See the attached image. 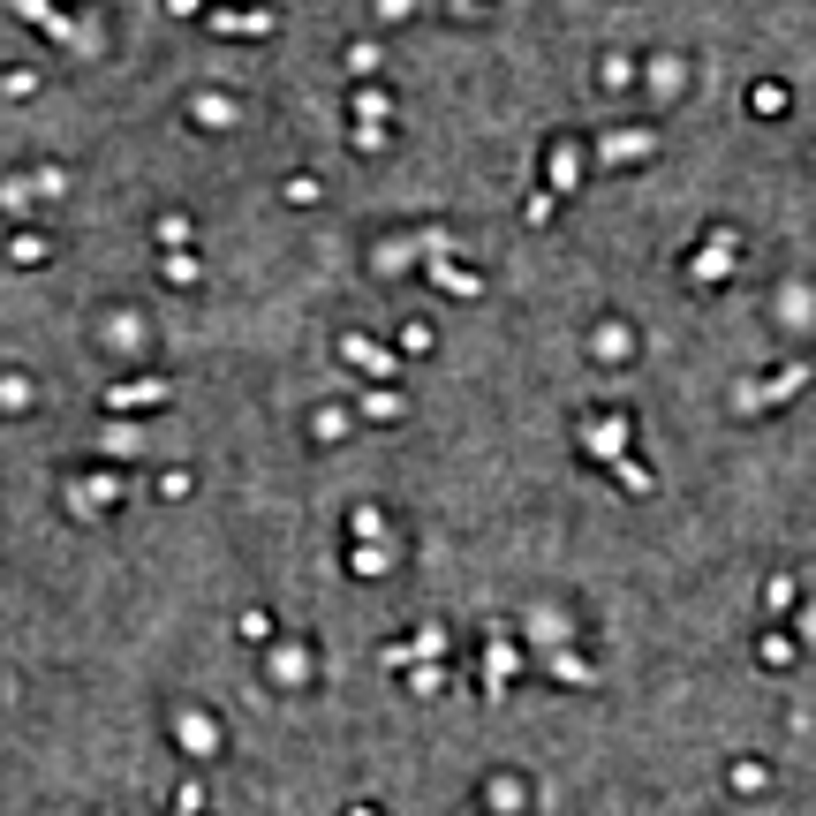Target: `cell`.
Here are the masks:
<instances>
[{
	"instance_id": "1",
	"label": "cell",
	"mask_w": 816,
	"mask_h": 816,
	"mask_svg": "<svg viewBox=\"0 0 816 816\" xmlns=\"http://www.w3.org/2000/svg\"><path fill=\"white\" fill-rule=\"evenodd\" d=\"M809 386V363H786L779 378H764V386H741V416H756V408H779V401H794V393Z\"/></svg>"
},
{
	"instance_id": "2",
	"label": "cell",
	"mask_w": 816,
	"mask_h": 816,
	"mask_svg": "<svg viewBox=\"0 0 816 816\" xmlns=\"http://www.w3.org/2000/svg\"><path fill=\"white\" fill-rule=\"evenodd\" d=\"M340 356L356 363V371H371L378 386H393V378H401V356H393V348H378V340H363V333H340Z\"/></svg>"
},
{
	"instance_id": "3",
	"label": "cell",
	"mask_w": 816,
	"mask_h": 816,
	"mask_svg": "<svg viewBox=\"0 0 816 816\" xmlns=\"http://www.w3.org/2000/svg\"><path fill=\"white\" fill-rule=\"evenodd\" d=\"M167 401H174L167 378H129V386L106 393V408H114V416H121V408H167Z\"/></svg>"
},
{
	"instance_id": "4",
	"label": "cell",
	"mask_w": 816,
	"mask_h": 816,
	"mask_svg": "<svg viewBox=\"0 0 816 816\" xmlns=\"http://www.w3.org/2000/svg\"><path fill=\"white\" fill-rule=\"evenodd\" d=\"M439 650H446V628H416V643H393L378 665H386V673H401V665H416V658H439Z\"/></svg>"
},
{
	"instance_id": "5",
	"label": "cell",
	"mask_w": 816,
	"mask_h": 816,
	"mask_svg": "<svg viewBox=\"0 0 816 816\" xmlns=\"http://www.w3.org/2000/svg\"><path fill=\"white\" fill-rule=\"evenodd\" d=\"M431 280H439L446 295H476V288H484V280H476V272H461V265H439Z\"/></svg>"
},
{
	"instance_id": "6",
	"label": "cell",
	"mask_w": 816,
	"mask_h": 816,
	"mask_svg": "<svg viewBox=\"0 0 816 816\" xmlns=\"http://www.w3.org/2000/svg\"><path fill=\"white\" fill-rule=\"evenodd\" d=\"M582 439H590V446H605V461H620V439H628V424H590Z\"/></svg>"
},
{
	"instance_id": "7",
	"label": "cell",
	"mask_w": 816,
	"mask_h": 816,
	"mask_svg": "<svg viewBox=\"0 0 816 816\" xmlns=\"http://www.w3.org/2000/svg\"><path fill=\"white\" fill-rule=\"evenodd\" d=\"M31 401H38L31 378H0V408H31Z\"/></svg>"
},
{
	"instance_id": "8",
	"label": "cell",
	"mask_w": 816,
	"mask_h": 816,
	"mask_svg": "<svg viewBox=\"0 0 816 816\" xmlns=\"http://www.w3.org/2000/svg\"><path fill=\"white\" fill-rule=\"evenodd\" d=\"M507 673H514V650H507V643H492V673H484V688L499 696V688H507Z\"/></svg>"
},
{
	"instance_id": "9",
	"label": "cell",
	"mask_w": 816,
	"mask_h": 816,
	"mask_svg": "<svg viewBox=\"0 0 816 816\" xmlns=\"http://www.w3.org/2000/svg\"><path fill=\"white\" fill-rule=\"evenodd\" d=\"M408 688H416V696H431V688H446V665H416V673H408Z\"/></svg>"
},
{
	"instance_id": "10",
	"label": "cell",
	"mask_w": 816,
	"mask_h": 816,
	"mask_svg": "<svg viewBox=\"0 0 816 816\" xmlns=\"http://www.w3.org/2000/svg\"><path fill=\"white\" fill-rule=\"evenodd\" d=\"M597 356H628V325H605V333H597Z\"/></svg>"
},
{
	"instance_id": "11",
	"label": "cell",
	"mask_w": 816,
	"mask_h": 816,
	"mask_svg": "<svg viewBox=\"0 0 816 816\" xmlns=\"http://www.w3.org/2000/svg\"><path fill=\"white\" fill-rule=\"evenodd\" d=\"M764 605H771V612H786V605H794V575H779V582H771V590H764Z\"/></svg>"
},
{
	"instance_id": "12",
	"label": "cell",
	"mask_w": 816,
	"mask_h": 816,
	"mask_svg": "<svg viewBox=\"0 0 816 816\" xmlns=\"http://www.w3.org/2000/svg\"><path fill=\"white\" fill-rule=\"evenodd\" d=\"M197 801H204V786H182V794H174V816H197Z\"/></svg>"
},
{
	"instance_id": "13",
	"label": "cell",
	"mask_w": 816,
	"mask_h": 816,
	"mask_svg": "<svg viewBox=\"0 0 816 816\" xmlns=\"http://www.w3.org/2000/svg\"><path fill=\"white\" fill-rule=\"evenodd\" d=\"M801 635H809V643H816V605H809V612H801Z\"/></svg>"
}]
</instances>
